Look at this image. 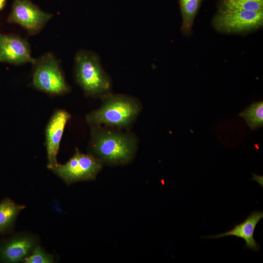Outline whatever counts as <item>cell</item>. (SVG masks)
Instances as JSON below:
<instances>
[{"instance_id":"obj_5","label":"cell","mask_w":263,"mask_h":263,"mask_svg":"<svg viewBox=\"0 0 263 263\" xmlns=\"http://www.w3.org/2000/svg\"><path fill=\"white\" fill-rule=\"evenodd\" d=\"M103 163L94 155L81 152L75 149L73 156L64 164L58 163L51 170L70 185L75 182L93 180L101 170Z\"/></svg>"},{"instance_id":"obj_16","label":"cell","mask_w":263,"mask_h":263,"mask_svg":"<svg viewBox=\"0 0 263 263\" xmlns=\"http://www.w3.org/2000/svg\"><path fill=\"white\" fill-rule=\"evenodd\" d=\"M53 255L46 252L40 245H38L23 262L26 263H52L54 262Z\"/></svg>"},{"instance_id":"obj_13","label":"cell","mask_w":263,"mask_h":263,"mask_svg":"<svg viewBox=\"0 0 263 263\" xmlns=\"http://www.w3.org/2000/svg\"><path fill=\"white\" fill-rule=\"evenodd\" d=\"M204 0H179L182 17L181 30L185 35L191 34L194 20Z\"/></svg>"},{"instance_id":"obj_14","label":"cell","mask_w":263,"mask_h":263,"mask_svg":"<svg viewBox=\"0 0 263 263\" xmlns=\"http://www.w3.org/2000/svg\"><path fill=\"white\" fill-rule=\"evenodd\" d=\"M263 10V0H221L219 11Z\"/></svg>"},{"instance_id":"obj_2","label":"cell","mask_w":263,"mask_h":263,"mask_svg":"<svg viewBox=\"0 0 263 263\" xmlns=\"http://www.w3.org/2000/svg\"><path fill=\"white\" fill-rule=\"evenodd\" d=\"M101 99L100 107L85 116L90 126H102L120 130L127 129L134 123L142 110L140 101L129 95L110 92Z\"/></svg>"},{"instance_id":"obj_1","label":"cell","mask_w":263,"mask_h":263,"mask_svg":"<svg viewBox=\"0 0 263 263\" xmlns=\"http://www.w3.org/2000/svg\"><path fill=\"white\" fill-rule=\"evenodd\" d=\"M90 128L89 153L103 164L111 166L124 165L132 162L138 146L134 133L102 126Z\"/></svg>"},{"instance_id":"obj_4","label":"cell","mask_w":263,"mask_h":263,"mask_svg":"<svg viewBox=\"0 0 263 263\" xmlns=\"http://www.w3.org/2000/svg\"><path fill=\"white\" fill-rule=\"evenodd\" d=\"M33 65L31 85L34 88L52 95H63L70 92L71 88L53 54H45L36 59Z\"/></svg>"},{"instance_id":"obj_10","label":"cell","mask_w":263,"mask_h":263,"mask_svg":"<svg viewBox=\"0 0 263 263\" xmlns=\"http://www.w3.org/2000/svg\"><path fill=\"white\" fill-rule=\"evenodd\" d=\"M36 61L31 55L30 45L26 39L0 32V62L16 65L27 63L33 65Z\"/></svg>"},{"instance_id":"obj_3","label":"cell","mask_w":263,"mask_h":263,"mask_svg":"<svg viewBox=\"0 0 263 263\" xmlns=\"http://www.w3.org/2000/svg\"><path fill=\"white\" fill-rule=\"evenodd\" d=\"M74 76L87 96L101 98L111 92V79L103 68L98 56L92 51L81 50L77 52Z\"/></svg>"},{"instance_id":"obj_7","label":"cell","mask_w":263,"mask_h":263,"mask_svg":"<svg viewBox=\"0 0 263 263\" xmlns=\"http://www.w3.org/2000/svg\"><path fill=\"white\" fill-rule=\"evenodd\" d=\"M52 17V14L43 12L30 0H14L7 21L19 24L33 35L38 33Z\"/></svg>"},{"instance_id":"obj_6","label":"cell","mask_w":263,"mask_h":263,"mask_svg":"<svg viewBox=\"0 0 263 263\" xmlns=\"http://www.w3.org/2000/svg\"><path fill=\"white\" fill-rule=\"evenodd\" d=\"M263 23V10L258 11H219L212 24L218 31L225 33H240L261 27Z\"/></svg>"},{"instance_id":"obj_9","label":"cell","mask_w":263,"mask_h":263,"mask_svg":"<svg viewBox=\"0 0 263 263\" xmlns=\"http://www.w3.org/2000/svg\"><path fill=\"white\" fill-rule=\"evenodd\" d=\"M71 118V114L63 109L56 110L45 129V147L47 168L51 170L57 164V155L65 126Z\"/></svg>"},{"instance_id":"obj_17","label":"cell","mask_w":263,"mask_h":263,"mask_svg":"<svg viewBox=\"0 0 263 263\" xmlns=\"http://www.w3.org/2000/svg\"><path fill=\"white\" fill-rule=\"evenodd\" d=\"M7 0H0V11L5 6Z\"/></svg>"},{"instance_id":"obj_12","label":"cell","mask_w":263,"mask_h":263,"mask_svg":"<svg viewBox=\"0 0 263 263\" xmlns=\"http://www.w3.org/2000/svg\"><path fill=\"white\" fill-rule=\"evenodd\" d=\"M25 207L8 198H5L0 203V234L9 232L14 226L16 220L20 212Z\"/></svg>"},{"instance_id":"obj_8","label":"cell","mask_w":263,"mask_h":263,"mask_svg":"<svg viewBox=\"0 0 263 263\" xmlns=\"http://www.w3.org/2000/svg\"><path fill=\"white\" fill-rule=\"evenodd\" d=\"M38 245L37 238L29 233L16 234L0 241V262H23Z\"/></svg>"},{"instance_id":"obj_11","label":"cell","mask_w":263,"mask_h":263,"mask_svg":"<svg viewBox=\"0 0 263 263\" xmlns=\"http://www.w3.org/2000/svg\"><path fill=\"white\" fill-rule=\"evenodd\" d=\"M263 218V211H254L243 222L236 225L231 229L221 234L203 237V238L217 239L225 236H234L243 239L245 242L243 249H251L258 252L260 245L254 238L256 226Z\"/></svg>"},{"instance_id":"obj_15","label":"cell","mask_w":263,"mask_h":263,"mask_svg":"<svg viewBox=\"0 0 263 263\" xmlns=\"http://www.w3.org/2000/svg\"><path fill=\"white\" fill-rule=\"evenodd\" d=\"M246 121L252 129H256L263 125V102L260 101L253 103L239 113Z\"/></svg>"}]
</instances>
